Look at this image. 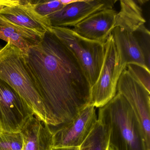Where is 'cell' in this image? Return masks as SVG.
Returning a JSON list of instances; mask_svg holds the SVG:
<instances>
[{
	"label": "cell",
	"instance_id": "cell-1",
	"mask_svg": "<svg viewBox=\"0 0 150 150\" xmlns=\"http://www.w3.org/2000/svg\"><path fill=\"white\" fill-rule=\"evenodd\" d=\"M23 57L50 128L69 122L89 105L92 87L83 68L52 31Z\"/></svg>",
	"mask_w": 150,
	"mask_h": 150
},
{
	"label": "cell",
	"instance_id": "cell-2",
	"mask_svg": "<svg viewBox=\"0 0 150 150\" xmlns=\"http://www.w3.org/2000/svg\"><path fill=\"white\" fill-rule=\"evenodd\" d=\"M97 118L108 131L109 146L113 150H150L132 109L119 93L99 108Z\"/></svg>",
	"mask_w": 150,
	"mask_h": 150
},
{
	"label": "cell",
	"instance_id": "cell-3",
	"mask_svg": "<svg viewBox=\"0 0 150 150\" xmlns=\"http://www.w3.org/2000/svg\"><path fill=\"white\" fill-rule=\"evenodd\" d=\"M0 79L15 90L36 117L47 124L45 108L26 66L23 52L9 42L0 50Z\"/></svg>",
	"mask_w": 150,
	"mask_h": 150
},
{
	"label": "cell",
	"instance_id": "cell-4",
	"mask_svg": "<svg viewBox=\"0 0 150 150\" xmlns=\"http://www.w3.org/2000/svg\"><path fill=\"white\" fill-rule=\"evenodd\" d=\"M51 31L73 52L92 87L98 79L103 64L104 44L84 38L68 28L52 27Z\"/></svg>",
	"mask_w": 150,
	"mask_h": 150
},
{
	"label": "cell",
	"instance_id": "cell-5",
	"mask_svg": "<svg viewBox=\"0 0 150 150\" xmlns=\"http://www.w3.org/2000/svg\"><path fill=\"white\" fill-rule=\"evenodd\" d=\"M104 57L100 74L91 88L89 105L96 108L103 107L117 93V85L121 74L117 69L116 48L112 34L104 44Z\"/></svg>",
	"mask_w": 150,
	"mask_h": 150
},
{
	"label": "cell",
	"instance_id": "cell-6",
	"mask_svg": "<svg viewBox=\"0 0 150 150\" xmlns=\"http://www.w3.org/2000/svg\"><path fill=\"white\" fill-rule=\"evenodd\" d=\"M117 92L128 102L150 147V92L125 68L117 81Z\"/></svg>",
	"mask_w": 150,
	"mask_h": 150
},
{
	"label": "cell",
	"instance_id": "cell-7",
	"mask_svg": "<svg viewBox=\"0 0 150 150\" xmlns=\"http://www.w3.org/2000/svg\"><path fill=\"white\" fill-rule=\"evenodd\" d=\"M0 18L41 37L51 31L52 27L49 18L36 11L33 1L0 0Z\"/></svg>",
	"mask_w": 150,
	"mask_h": 150
},
{
	"label": "cell",
	"instance_id": "cell-8",
	"mask_svg": "<svg viewBox=\"0 0 150 150\" xmlns=\"http://www.w3.org/2000/svg\"><path fill=\"white\" fill-rule=\"evenodd\" d=\"M34 112L10 86L0 79V128L2 131L20 132Z\"/></svg>",
	"mask_w": 150,
	"mask_h": 150
},
{
	"label": "cell",
	"instance_id": "cell-9",
	"mask_svg": "<svg viewBox=\"0 0 150 150\" xmlns=\"http://www.w3.org/2000/svg\"><path fill=\"white\" fill-rule=\"evenodd\" d=\"M98 121L96 108L88 105L72 120L51 129L52 147H79L90 134Z\"/></svg>",
	"mask_w": 150,
	"mask_h": 150
},
{
	"label": "cell",
	"instance_id": "cell-10",
	"mask_svg": "<svg viewBox=\"0 0 150 150\" xmlns=\"http://www.w3.org/2000/svg\"><path fill=\"white\" fill-rule=\"evenodd\" d=\"M117 0H78L47 16L52 27H74L93 14L112 9Z\"/></svg>",
	"mask_w": 150,
	"mask_h": 150
},
{
	"label": "cell",
	"instance_id": "cell-11",
	"mask_svg": "<svg viewBox=\"0 0 150 150\" xmlns=\"http://www.w3.org/2000/svg\"><path fill=\"white\" fill-rule=\"evenodd\" d=\"M117 13L113 8L101 10L75 25L72 30L84 38L104 44L115 28Z\"/></svg>",
	"mask_w": 150,
	"mask_h": 150
},
{
	"label": "cell",
	"instance_id": "cell-12",
	"mask_svg": "<svg viewBox=\"0 0 150 150\" xmlns=\"http://www.w3.org/2000/svg\"><path fill=\"white\" fill-rule=\"evenodd\" d=\"M111 34L116 48L117 69L120 74L129 64H136L146 67L142 52L132 33L117 27Z\"/></svg>",
	"mask_w": 150,
	"mask_h": 150
},
{
	"label": "cell",
	"instance_id": "cell-13",
	"mask_svg": "<svg viewBox=\"0 0 150 150\" xmlns=\"http://www.w3.org/2000/svg\"><path fill=\"white\" fill-rule=\"evenodd\" d=\"M23 140L22 150H51L52 132L49 125L35 115L26 122L21 131Z\"/></svg>",
	"mask_w": 150,
	"mask_h": 150
},
{
	"label": "cell",
	"instance_id": "cell-14",
	"mask_svg": "<svg viewBox=\"0 0 150 150\" xmlns=\"http://www.w3.org/2000/svg\"><path fill=\"white\" fill-rule=\"evenodd\" d=\"M43 38L32 31L7 22L0 25V39L17 47L24 54Z\"/></svg>",
	"mask_w": 150,
	"mask_h": 150
},
{
	"label": "cell",
	"instance_id": "cell-15",
	"mask_svg": "<svg viewBox=\"0 0 150 150\" xmlns=\"http://www.w3.org/2000/svg\"><path fill=\"white\" fill-rule=\"evenodd\" d=\"M120 11L116 16L115 27L133 33L140 26L144 25L145 20L143 16L141 6L137 1L121 0Z\"/></svg>",
	"mask_w": 150,
	"mask_h": 150
},
{
	"label": "cell",
	"instance_id": "cell-16",
	"mask_svg": "<svg viewBox=\"0 0 150 150\" xmlns=\"http://www.w3.org/2000/svg\"><path fill=\"white\" fill-rule=\"evenodd\" d=\"M109 138L106 128L97 121L90 134L80 146V150H108Z\"/></svg>",
	"mask_w": 150,
	"mask_h": 150
},
{
	"label": "cell",
	"instance_id": "cell-17",
	"mask_svg": "<svg viewBox=\"0 0 150 150\" xmlns=\"http://www.w3.org/2000/svg\"><path fill=\"white\" fill-rule=\"evenodd\" d=\"M138 44L144 59L146 67L150 70V33L144 25L132 33Z\"/></svg>",
	"mask_w": 150,
	"mask_h": 150
},
{
	"label": "cell",
	"instance_id": "cell-18",
	"mask_svg": "<svg viewBox=\"0 0 150 150\" xmlns=\"http://www.w3.org/2000/svg\"><path fill=\"white\" fill-rule=\"evenodd\" d=\"M23 140L20 132L1 131L0 133V150H22Z\"/></svg>",
	"mask_w": 150,
	"mask_h": 150
},
{
	"label": "cell",
	"instance_id": "cell-19",
	"mask_svg": "<svg viewBox=\"0 0 150 150\" xmlns=\"http://www.w3.org/2000/svg\"><path fill=\"white\" fill-rule=\"evenodd\" d=\"M36 11L43 16H47L64 7L60 0L33 1Z\"/></svg>",
	"mask_w": 150,
	"mask_h": 150
},
{
	"label": "cell",
	"instance_id": "cell-20",
	"mask_svg": "<svg viewBox=\"0 0 150 150\" xmlns=\"http://www.w3.org/2000/svg\"><path fill=\"white\" fill-rule=\"evenodd\" d=\"M126 69L150 92V72L146 67L136 64H129Z\"/></svg>",
	"mask_w": 150,
	"mask_h": 150
},
{
	"label": "cell",
	"instance_id": "cell-21",
	"mask_svg": "<svg viewBox=\"0 0 150 150\" xmlns=\"http://www.w3.org/2000/svg\"><path fill=\"white\" fill-rule=\"evenodd\" d=\"M51 150H80L79 147H52Z\"/></svg>",
	"mask_w": 150,
	"mask_h": 150
},
{
	"label": "cell",
	"instance_id": "cell-22",
	"mask_svg": "<svg viewBox=\"0 0 150 150\" xmlns=\"http://www.w3.org/2000/svg\"><path fill=\"white\" fill-rule=\"evenodd\" d=\"M78 0H60L61 3L64 6L69 5L71 3H74L76 2Z\"/></svg>",
	"mask_w": 150,
	"mask_h": 150
},
{
	"label": "cell",
	"instance_id": "cell-23",
	"mask_svg": "<svg viewBox=\"0 0 150 150\" xmlns=\"http://www.w3.org/2000/svg\"><path fill=\"white\" fill-rule=\"evenodd\" d=\"M5 23V21H3L1 18H0V25H2V24H4Z\"/></svg>",
	"mask_w": 150,
	"mask_h": 150
},
{
	"label": "cell",
	"instance_id": "cell-24",
	"mask_svg": "<svg viewBox=\"0 0 150 150\" xmlns=\"http://www.w3.org/2000/svg\"><path fill=\"white\" fill-rule=\"evenodd\" d=\"M108 150H113V149H112V148H111V147H109V148H108Z\"/></svg>",
	"mask_w": 150,
	"mask_h": 150
},
{
	"label": "cell",
	"instance_id": "cell-25",
	"mask_svg": "<svg viewBox=\"0 0 150 150\" xmlns=\"http://www.w3.org/2000/svg\"><path fill=\"white\" fill-rule=\"evenodd\" d=\"M2 48H3V47L1 45H0V50H1Z\"/></svg>",
	"mask_w": 150,
	"mask_h": 150
},
{
	"label": "cell",
	"instance_id": "cell-26",
	"mask_svg": "<svg viewBox=\"0 0 150 150\" xmlns=\"http://www.w3.org/2000/svg\"><path fill=\"white\" fill-rule=\"evenodd\" d=\"M1 131H1V128H0V133H1Z\"/></svg>",
	"mask_w": 150,
	"mask_h": 150
}]
</instances>
